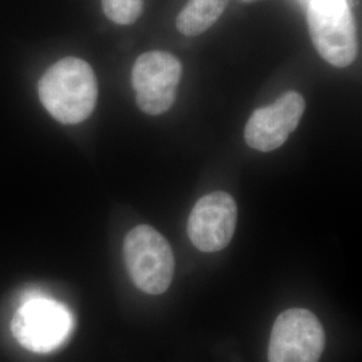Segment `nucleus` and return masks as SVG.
<instances>
[{
  "label": "nucleus",
  "mask_w": 362,
  "mask_h": 362,
  "mask_svg": "<svg viewBox=\"0 0 362 362\" xmlns=\"http://www.w3.org/2000/svg\"><path fill=\"white\" fill-rule=\"evenodd\" d=\"M311 40L327 64L348 67L357 57V34L346 0H311L308 3Z\"/></svg>",
  "instance_id": "20e7f679"
},
{
  "label": "nucleus",
  "mask_w": 362,
  "mask_h": 362,
  "mask_svg": "<svg viewBox=\"0 0 362 362\" xmlns=\"http://www.w3.org/2000/svg\"><path fill=\"white\" fill-rule=\"evenodd\" d=\"M325 330L306 309H288L272 326L269 362H318L325 349Z\"/></svg>",
  "instance_id": "423d86ee"
},
{
  "label": "nucleus",
  "mask_w": 362,
  "mask_h": 362,
  "mask_svg": "<svg viewBox=\"0 0 362 362\" xmlns=\"http://www.w3.org/2000/svg\"><path fill=\"white\" fill-rule=\"evenodd\" d=\"M74 329V320L65 305L40 293H28L11 321V333L21 346L46 354L61 348Z\"/></svg>",
  "instance_id": "f03ea898"
},
{
  "label": "nucleus",
  "mask_w": 362,
  "mask_h": 362,
  "mask_svg": "<svg viewBox=\"0 0 362 362\" xmlns=\"http://www.w3.org/2000/svg\"><path fill=\"white\" fill-rule=\"evenodd\" d=\"M98 97L97 78L83 59L58 61L39 81V98L57 121L76 125L89 118Z\"/></svg>",
  "instance_id": "f257e3e1"
},
{
  "label": "nucleus",
  "mask_w": 362,
  "mask_h": 362,
  "mask_svg": "<svg viewBox=\"0 0 362 362\" xmlns=\"http://www.w3.org/2000/svg\"><path fill=\"white\" fill-rule=\"evenodd\" d=\"M309 1H311V0H308V3H309Z\"/></svg>",
  "instance_id": "f8f14e48"
},
{
  "label": "nucleus",
  "mask_w": 362,
  "mask_h": 362,
  "mask_svg": "<svg viewBox=\"0 0 362 362\" xmlns=\"http://www.w3.org/2000/svg\"><path fill=\"white\" fill-rule=\"evenodd\" d=\"M181 76L182 65L173 54L149 52L140 55L132 69V86L139 107L149 116L168 112L176 101Z\"/></svg>",
  "instance_id": "39448f33"
},
{
  "label": "nucleus",
  "mask_w": 362,
  "mask_h": 362,
  "mask_svg": "<svg viewBox=\"0 0 362 362\" xmlns=\"http://www.w3.org/2000/svg\"><path fill=\"white\" fill-rule=\"evenodd\" d=\"M243 1H254V0H243Z\"/></svg>",
  "instance_id": "9b49d317"
},
{
  "label": "nucleus",
  "mask_w": 362,
  "mask_h": 362,
  "mask_svg": "<svg viewBox=\"0 0 362 362\" xmlns=\"http://www.w3.org/2000/svg\"><path fill=\"white\" fill-rule=\"evenodd\" d=\"M124 259L132 282L146 294L168 290L175 272V257L168 240L151 226H137L124 240Z\"/></svg>",
  "instance_id": "7ed1b4c3"
},
{
  "label": "nucleus",
  "mask_w": 362,
  "mask_h": 362,
  "mask_svg": "<svg viewBox=\"0 0 362 362\" xmlns=\"http://www.w3.org/2000/svg\"><path fill=\"white\" fill-rule=\"evenodd\" d=\"M238 221V207L227 192L203 196L192 208L187 231L194 246L203 252H216L230 245Z\"/></svg>",
  "instance_id": "0eeeda50"
},
{
  "label": "nucleus",
  "mask_w": 362,
  "mask_h": 362,
  "mask_svg": "<svg viewBox=\"0 0 362 362\" xmlns=\"http://www.w3.org/2000/svg\"><path fill=\"white\" fill-rule=\"evenodd\" d=\"M305 98L286 91L274 104L259 107L247 121L245 140L259 152H272L287 141L305 113Z\"/></svg>",
  "instance_id": "6e6552de"
},
{
  "label": "nucleus",
  "mask_w": 362,
  "mask_h": 362,
  "mask_svg": "<svg viewBox=\"0 0 362 362\" xmlns=\"http://www.w3.org/2000/svg\"><path fill=\"white\" fill-rule=\"evenodd\" d=\"M144 0H103L104 13L117 25H133L143 13Z\"/></svg>",
  "instance_id": "9d476101"
},
{
  "label": "nucleus",
  "mask_w": 362,
  "mask_h": 362,
  "mask_svg": "<svg viewBox=\"0 0 362 362\" xmlns=\"http://www.w3.org/2000/svg\"><path fill=\"white\" fill-rule=\"evenodd\" d=\"M230 0H189L176 18V27L185 37H197L219 21Z\"/></svg>",
  "instance_id": "1a4fd4ad"
}]
</instances>
